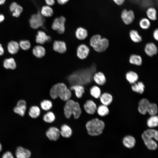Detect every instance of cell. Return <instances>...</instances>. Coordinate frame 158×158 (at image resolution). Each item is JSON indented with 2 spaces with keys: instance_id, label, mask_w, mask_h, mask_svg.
<instances>
[{
  "instance_id": "6da1fadb",
  "label": "cell",
  "mask_w": 158,
  "mask_h": 158,
  "mask_svg": "<svg viewBox=\"0 0 158 158\" xmlns=\"http://www.w3.org/2000/svg\"><path fill=\"white\" fill-rule=\"evenodd\" d=\"M49 95L53 99L58 97L61 100L66 102L71 99L72 93L66 84L59 83L52 86L49 91Z\"/></svg>"
},
{
  "instance_id": "7a4b0ae2",
  "label": "cell",
  "mask_w": 158,
  "mask_h": 158,
  "mask_svg": "<svg viewBox=\"0 0 158 158\" xmlns=\"http://www.w3.org/2000/svg\"><path fill=\"white\" fill-rule=\"evenodd\" d=\"M105 126L104 122L97 117L88 121L85 124L88 134L92 136H98L101 134Z\"/></svg>"
},
{
  "instance_id": "3957f363",
  "label": "cell",
  "mask_w": 158,
  "mask_h": 158,
  "mask_svg": "<svg viewBox=\"0 0 158 158\" xmlns=\"http://www.w3.org/2000/svg\"><path fill=\"white\" fill-rule=\"evenodd\" d=\"M142 138L148 149L156 150L157 144L155 141L158 140V131L155 129L150 128L145 130L142 134Z\"/></svg>"
},
{
  "instance_id": "277c9868",
  "label": "cell",
  "mask_w": 158,
  "mask_h": 158,
  "mask_svg": "<svg viewBox=\"0 0 158 158\" xmlns=\"http://www.w3.org/2000/svg\"><path fill=\"white\" fill-rule=\"evenodd\" d=\"M63 110L64 115L67 118H69L73 115L75 119H77L79 118L82 113V110L79 103L71 99L66 102Z\"/></svg>"
},
{
  "instance_id": "5b68a950",
  "label": "cell",
  "mask_w": 158,
  "mask_h": 158,
  "mask_svg": "<svg viewBox=\"0 0 158 158\" xmlns=\"http://www.w3.org/2000/svg\"><path fill=\"white\" fill-rule=\"evenodd\" d=\"M90 44L95 51L102 52L108 48L109 42L107 38H102L100 35L96 34L93 35L90 38Z\"/></svg>"
},
{
  "instance_id": "8992f818",
  "label": "cell",
  "mask_w": 158,
  "mask_h": 158,
  "mask_svg": "<svg viewBox=\"0 0 158 158\" xmlns=\"http://www.w3.org/2000/svg\"><path fill=\"white\" fill-rule=\"evenodd\" d=\"M66 19L63 16L55 18L51 25L52 29L59 34H63L65 31Z\"/></svg>"
},
{
  "instance_id": "52a82bcc",
  "label": "cell",
  "mask_w": 158,
  "mask_h": 158,
  "mask_svg": "<svg viewBox=\"0 0 158 158\" xmlns=\"http://www.w3.org/2000/svg\"><path fill=\"white\" fill-rule=\"evenodd\" d=\"M30 27L34 29H37L43 26L45 19L40 12L32 15L29 20Z\"/></svg>"
},
{
  "instance_id": "ba28073f",
  "label": "cell",
  "mask_w": 158,
  "mask_h": 158,
  "mask_svg": "<svg viewBox=\"0 0 158 158\" xmlns=\"http://www.w3.org/2000/svg\"><path fill=\"white\" fill-rule=\"evenodd\" d=\"M45 134L50 140L55 141L58 140L60 136V130L56 127L51 126L47 130Z\"/></svg>"
},
{
  "instance_id": "9c48e42d",
  "label": "cell",
  "mask_w": 158,
  "mask_h": 158,
  "mask_svg": "<svg viewBox=\"0 0 158 158\" xmlns=\"http://www.w3.org/2000/svg\"><path fill=\"white\" fill-rule=\"evenodd\" d=\"M97 105L95 102L92 99L86 101L83 105V109L88 114L93 115L96 113Z\"/></svg>"
},
{
  "instance_id": "30bf717a",
  "label": "cell",
  "mask_w": 158,
  "mask_h": 158,
  "mask_svg": "<svg viewBox=\"0 0 158 158\" xmlns=\"http://www.w3.org/2000/svg\"><path fill=\"white\" fill-rule=\"evenodd\" d=\"M90 52L89 47L85 44H81L78 47L76 50L77 56L81 60L86 59Z\"/></svg>"
},
{
  "instance_id": "8fae6325",
  "label": "cell",
  "mask_w": 158,
  "mask_h": 158,
  "mask_svg": "<svg viewBox=\"0 0 158 158\" xmlns=\"http://www.w3.org/2000/svg\"><path fill=\"white\" fill-rule=\"evenodd\" d=\"M53 49L59 54H64L67 50L66 44L63 41L55 40L53 43Z\"/></svg>"
},
{
  "instance_id": "7c38bea8",
  "label": "cell",
  "mask_w": 158,
  "mask_h": 158,
  "mask_svg": "<svg viewBox=\"0 0 158 158\" xmlns=\"http://www.w3.org/2000/svg\"><path fill=\"white\" fill-rule=\"evenodd\" d=\"M121 17L123 22L126 24L129 25L133 21L135 16L132 11H127L126 9H124L121 12Z\"/></svg>"
},
{
  "instance_id": "4fadbf2b",
  "label": "cell",
  "mask_w": 158,
  "mask_h": 158,
  "mask_svg": "<svg viewBox=\"0 0 158 158\" xmlns=\"http://www.w3.org/2000/svg\"><path fill=\"white\" fill-rule=\"evenodd\" d=\"M26 108V102L24 100L21 99L18 101L16 106L14 107L13 110L15 113L23 116L25 115Z\"/></svg>"
},
{
  "instance_id": "5bb4252c",
  "label": "cell",
  "mask_w": 158,
  "mask_h": 158,
  "mask_svg": "<svg viewBox=\"0 0 158 158\" xmlns=\"http://www.w3.org/2000/svg\"><path fill=\"white\" fill-rule=\"evenodd\" d=\"M51 40V37L47 35L44 32L41 30L37 32L35 38L36 42L37 44H43L46 42H49Z\"/></svg>"
},
{
  "instance_id": "9a60e30c",
  "label": "cell",
  "mask_w": 158,
  "mask_h": 158,
  "mask_svg": "<svg viewBox=\"0 0 158 158\" xmlns=\"http://www.w3.org/2000/svg\"><path fill=\"white\" fill-rule=\"evenodd\" d=\"M144 51L147 56L151 57L157 53L158 49L155 44L150 42L146 44L144 48Z\"/></svg>"
},
{
  "instance_id": "2e32d148",
  "label": "cell",
  "mask_w": 158,
  "mask_h": 158,
  "mask_svg": "<svg viewBox=\"0 0 158 158\" xmlns=\"http://www.w3.org/2000/svg\"><path fill=\"white\" fill-rule=\"evenodd\" d=\"M68 88L71 91H73L76 97L78 99L81 98L85 92V87L83 85L76 84L72 85Z\"/></svg>"
},
{
  "instance_id": "e0dca14e",
  "label": "cell",
  "mask_w": 158,
  "mask_h": 158,
  "mask_svg": "<svg viewBox=\"0 0 158 158\" xmlns=\"http://www.w3.org/2000/svg\"><path fill=\"white\" fill-rule=\"evenodd\" d=\"M9 9L13 16L16 18L20 16L23 11L22 6L16 2H13L10 4Z\"/></svg>"
},
{
  "instance_id": "ac0fdd59",
  "label": "cell",
  "mask_w": 158,
  "mask_h": 158,
  "mask_svg": "<svg viewBox=\"0 0 158 158\" xmlns=\"http://www.w3.org/2000/svg\"><path fill=\"white\" fill-rule=\"evenodd\" d=\"M150 102L146 98L141 99L138 103V110L139 112L142 115H145L147 113L149 105Z\"/></svg>"
},
{
  "instance_id": "d6986e66",
  "label": "cell",
  "mask_w": 158,
  "mask_h": 158,
  "mask_svg": "<svg viewBox=\"0 0 158 158\" xmlns=\"http://www.w3.org/2000/svg\"><path fill=\"white\" fill-rule=\"evenodd\" d=\"M16 155V158H30L31 152L29 150L20 146L17 148Z\"/></svg>"
},
{
  "instance_id": "ffe728a7",
  "label": "cell",
  "mask_w": 158,
  "mask_h": 158,
  "mask_svg": "<svg viewBox=\"0 0 158 158\" xmlns=\"http://www.w3.org/2000/svg\"><path fill=\"white\" fill-rule=\"evenodd\" d=\"M93 79L97 84L100 86L104 85L106 82V78L104 74L99 71L95 73L93 76Z\"/></svg>"
},
{
  "instance_id": "44dd1931",
  "label": "cell",
  "mask_w": 158,
  "mask_h": 158,
  "mask_svg": "<svg viewBox=\"0 0 158 158\" xmlns=\"http://www.w3.org/2000/svg\"><path fill=\"white\" fill-rule=\"evenodd\" d=\"M60 135L65 138H69L72 135V130L71 127L66 124H63L61 127L60 129Z\"/></svg>"
},
{
  "instance_id": "7402d4cb",
  "label": "cell",
  "mask_w": 158,
  "mask_h": 158,
  "mask_svg": "<svg viewBox=\"0 0 158 158\" xmlns=\"http://www.w3.org/2000/svg\"><path fill=\"white\" fill-rule=\"evenodd\" d=\"M76 37L79 40H84L86 39L88 35V32L85 28L80 27L78 28L75 32Z\"/></svg>"
},
{
  "instance_id": "603a6c76",
  "label": "cell",
  "mask_w": 158,
  "mask_h": 158,
  "mask_svg": "<svg viewBox=\"0 0 158 158\" xmlns=\"http://www.w3.org/2000/svg\"><path fill=\"white\" fill-rule=\"evenodd\" d=\"M123 143L126 147L130 149L135 146L136 140L135 138L132 136L127 135L123 138Z\"/></svg>"
},
{
  "instance_id": "cb8c5ba5",
  "label": "cell",
  "mask_w": 158,
  "mask_h": 158,
  "mask_svg": "<svg viewBox=\"0 0 158 158\" xmlns=\"http://www.w3.org/2000/svg\"><path fill=\"white\" fill-rule=\"evenodd\" d=\"M33 54L36 57L41 58L45 56L46 53L45 48L40 45L35 46L32 49Z\"/></svg>"
},
{
  "instance_id": "d4e9b609",
  "label": "cell",
  "mask_w": 158,
  "mask_h": 158,
  "mask_svg": "<svg viewBox=\"0 0 158 158\" xmlns=\"http://www.w3.org/2000/svg\"><path fill=\"white\" fill-rule=\"evenodd\" d=\"M41 109L38 106L35 105L32 106L30 108L28 114L33 119H37L40 116Z\"/></svg>"
},
{
  "instance_id": "484cf974",
  "label": "cell",
  "mask_w": 158,
  "mask_h": 158,
  "mask_svg": "<svg viewBox=\"0 0 158 158\" xmlns=\"http://www.w3.org/2000/svg\"><path fill=\"white\" fill-rule=\"evenodd\" d=\"M99 99L102 104L107 106L109 105L113 101L112 95L107 92H104L101 94Z\"/></svg>"
},
{
  "instance_id": "4316f807",
  "label": "cell",
  "mask_w": 158,
  "mask_h": 158,
  "mask_svg": "<svg viewBox=\"0 0 158 158\" xmlns=\"http://www.w3.org/2000/svg\"><path fill=\"white\" fill-rule=\"evenodd\" d=\"M40 13L44 18H49L53 15L54 11L51 6L46 5L42 7Z\"/></svg>"
},
{
  "instance_id": "83f0119b",
  "label": "cell",
  "mask_w": 158,
  "mask_h": 158,
  "mask_svg": "<svg viewBox=\"0 0 158 158\" xmlns=\"http://www.w3.org/2000/svg\"><path fill=\"white\" fill-rule=\"evenodd\" d=\"M137 73L133 71H129L126 74V78L127 81L130 84H133L136 83L138 79Z\"/></svg>"
},
{
  "instance_id": "f1b7e54d",
  "label": "cell",
  "mask_w": 158,
  "mask_h": 158,
  "mask_svg": "<svg viewBox=\"0 0 158 158\" xmlns=\"http://www.w3.org/2000/svg\"><path fill=\"white\" fill-rule=\"evenodd\" d=\"M19 43L15 41H12L9 42L7 45L8 52L12 54L17 53L19 49Z\"/></svg>"
},
{
  "instance_id": "f546056e",
  "label": "cell",
  "mask_w": 158,
  "mask_h": 158,
  "mask_svg": "<svg viewBox=\"0 0 158 158\" xmlns=\"http://www.w3.org/2000/svg\"><path fill=\"white\" fill-rule=\"evenodd\" d=\"M90 95L93 98L98 99L101 95V90L98 86L94 85L91 87L89 90Z\"/></svg>"
},
{
  "instance_id": "4dcf8cb0",
  "label": "cell",
  "mask_w": 158,
  "mask_h": 158,
  "mask_svg": "<svg viewBox=\"0 0 158 158\" xmlns=\"http://www.w3.org/2000/svg\"><path fill=\"white\" fill-rule=\"evenodd\" d=\"M131 88L133 91L142 94L144 91L145 86L142 82L139 81L132 84Z\"/></svg>"
},
{
  "instance_id": "1f68e13d",
  "label": "cell",
  "mask_w": 158,
  "mask_h": 158,
  "mask_svg": "<svg viewBox=\"0 0 158 158\" xmlns=\"http://www.w3.org/2000/svg\"><path fill=\"white\" fill-rule=\"evenodd\" d=\"M55 119L56 117L54 114L50 111H46L42 116L43 121L44 122L49 123L53 122Z\"/></svg>"
},
{
  "instance_id": "d6a6232c",
  "label": "cell",
  "mask_w": 158,
  "mask_h": 158,
  "mask_svg": "<svg viewBox=\"0 0 158 158\" xmlns=\"http://www.w3.org/2000/svg\"><path fill=\"white\" fill-rule=\"evenodd\" d=\"M4 67L6 69H14L16 64L14 59L12 58L6 59L3 62Z\"/></svg>"
},
{
  "instance_id": "836d02e7",
  "label": "cell",
  "mask_w": 158,
  "mask_h": 158,
  "mask_svg": "<svg viewBox=\"0 0 158 158\" xmlns=\"http://www.w3.org/2000/svg\"><path fill=\"white\" fill-rule=\"evenodd\" d=\"M40 105L41 109L44 111H48L52 108L53 104L51 100L44 99L40 102Z\"/></svg>"
},
{
  "instance_id": "e575fe53",
  "label": "cell",
  "mask_w": 158,
  "mask_h": 158,
  "mask_svg": "<svg viewBox=\"0 0 158 158\" xmlns=\"http://www.w3.org/2000/svg\"><path fill=\"white\" fill-rule=\"evenodd\" d=\"M142 59L139 55L133 54L130 57L129 62L131 64L139 66L142 63Z\"/></svg>"
},
{
  "instance_id": "d590c367",
  "label": "cell",
  "mask_w": 158,
  "mask_h": 158,
  "mask_svg": "<svg viewBox=\"0 0 158 158\" xmlns=\"http://www.w3.org/2000/svg\"><path fill=\"white\" fill-rule=\"evenodd\" d=\"M96 111L98 115L104 117L107 115L109 111L107 106L102 104L97 107Z\"/></svg>"
},
{
  "instance_id": "8d00e7d4",
  "label": "cell",
  "mask_w": 158,
  "mask_h": 158,
  "mask_svg": "<svg viewBox=\"0 0 158 158\" xmlns=\"http://www.w3.org/2000/svg\"><path fill=\"white\" fill-rule=\"evenodd\" d=\"M147 125L150 128H152L157 126L158 125V117L157 115L151 116L149 118L147 122Z\"/></svg>"
},
{
  "instance_id": "74e56055",
  "label": "cell",
  "mask_w": 158,
  "mask_h": 158,
  "mask_svg": "<svg viewBox=\"0 0 158 158\" xmlns=\"http://www.w3.org/2000/svg\"><path fill=\"white\" fill-rule=\"evenodd\" d=\"M129 36L131 40L135 43H139L142 41V37L138 31L131 30L129 32Z\"/></svg>"
},
{
  "instance_id": "f35d334b",
  "label": "cell",
  "mask_w": 158,
  "mask_h": 158,
  "mask_svg": "<svg viewBox=\"0 0 158 158\" xmlns=\"http://www.w3.org/2000/svg\"><path fill=\"white\" fill-rule=\"evenodd\" d=\"M147 17L150 20H155L157 19V12L155 9L153 7H150L146 11Z\"/></svg>"
},
{
  "instance_id": "ab89813d",
  "label": "cell",
  "mask_w": 158,
  "mask_h": 158,
  "mask_svg": "<svg viewBox=\"0 0 158 158\" xmlns=\"http://www.w3.org/2000/svg\"><path fill=\"white\" fill-rule=\"evenodd\" d=\"M147 112L151 116L156 115L158 112L157 105L154 103H150L148 107Z\"/></svg>"
},
{
  "instance_id": "60d3db41",
  "label": "cell",
  "mask_w": 158,
  "mask_h": 158,
  "mask_svg": "<svg viewBox=\"0 0 158 158\" xmlns=\"http://www.w3.org/2000/svg\"><path fill=\"white\" fill-rule=\"evenodd\" d=\"M140 27L143 29H148L150 25V23L147 18H144L142 19L139 22Z\"/></svg>"
},
{
  "instance_id": "b9f144b4",
  "label": "cell",
  "mask_w": 158,
  "mask_h": 158,
  "mask_svg": "<svg viewBox=\"0 0 158 158\" xmlns=\"http://www.w3.org/2000/svg\"><path fill=\"white\" fill-rule=\"evenodd\" d=\"M19 44L20 47L25 50L29 49L31 47L30 42L28 40H21Z\"/></svg>"
},
{
  "instance_id": "7bdbcfd3",
  "label": "cell",
  "mask_w": 158,
  "mask_h": 158,
  "mask_svg": "<svg viewBox=\"0 0 158 158\" xmlns=\"http://www.w3.org/2000/svg\"><path fill=\"white\" fill-rule=\"evenodd\" d=\"M2 158H14V157L11 152L7 151L3 154Z\"/></svg>"
},
{
  "instance_id": "ee69618b",
  "label": "cell",
  "mask_w": 158,
  "mask_h": 158,
  "mask_svg": "<svg viewBox=\"0 0 158 158\" xmlns=\"http://www.w3.org/2000/svg\"><path fill=\"white\" fill-rule=\"evenodd\" d=\"M47 5L52 6L55 3V0H44Z\"/></svg>"
},
{
  "instance_id": "f6af8a7d",
  "label": "cell",
  "mask_w": 158,
  "mask_h": 158,
  "mask_svg": "<svg viewBox=\"0 0 158 158\" xmlns=\"http://www.w3.org/2000/svg\"><path fill=\"white\" fill-rule=\"evenodd\" d=\"M153 36L155 40L157 41L158 40V29L155 30L153 33Z\"/></svg>"
},
{
  "instance_id": "bcb514c9",
  "label": "cell",
  "mask_w": 158,
  "mask_h": 158,
  "mask_svg": "<svg viewBox=\"0 0 158 158\" xmlns=\"http://www.w3.org/2000/svg\"><path fill=\"white\" fill-rule=\"evenodd\" d=\"M56 1L59 4L64 5L67 3L69 0H56Z\"/></svg>"
},
{
  "instance_id": "7dc6e473",
  "label": "cell",
  "mask_w": 158,
  "mask_h": 158,
  "mask_svg": "<svg viewBox=\"0 0 158 158\" xmlns=\"http://www.w3.org/2000/svg\"><path fill=\"white\" fill-rule=\"evenodd\" d=\"M114 1L117 5H121L124 2L125 0H113Z\"/></svg>"
},
{
  "instance_id": "c3c4849f",
  "label": "cell",
  "mask_w": 158,
  "mask_h": 158,
  "mask_svg": "<svg viewBox=\"0 0 158 158\" xmlns=\"http://www.w3.org/2000/svg\"><path fill=\"white\" fill-rule=\"evenodd\" d=\"M4 53V50L2 45L0 44V56L3 54Z\"/></svg>"
},
{
  "instance_id": "681fc988",
  "label": "cell",
  "mask_w": 158,
  "mask_h": 158,
  "mask_svg": "<svg viewBox=\"0 0 158 158\" xmlns=\"http://www.w3.org/2000/svg\"><path fill=\"white\" fill-rule=\"evenodd\" d=\"M5 19L4 15L2 14H0V23L3 22Z\"/></svg>"
},
{
  "instance_id": "f907efd6",
  "label": "cell",
  "mask_w": 158,
  "mask_h": 158,
  "mask_svg": "<svg viewBox=\"0 0 158 158\" xmlns=\"http://www.w3.org/2000/svg\"><path fill=\"white\" fill-rule=\"evenodd\" d=\"M6 0H0V5L4 4L6 1Z\"/></svg>"
},
{
  "instance_id": "816d5d0a",
  "label": "cell",
  "mask_w": 158,
  "mask_h": 158,
  "mask_svg": "<svg viewBox=\"0 0 158 158\" xmlns=\"http://www.w3.org/2000/svg\"><path fill=\"white\" fill-rule=\"evenodd\" d=\"M2 149V146L1 144L0 143V152L1 151Z\"/></svg>"
}]
</instances>
